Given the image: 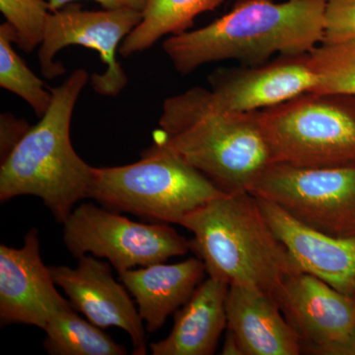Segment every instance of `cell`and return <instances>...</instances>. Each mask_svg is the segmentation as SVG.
Listing matches in <instances>:
<instances>
[{
    "label": "cell",
    "instance_id": "cell-1",
    "mask_svg": "<svg viewBox=\"0 0 355 355\" xmlns=\"http://www.w3.org/2000/svg\"><path fill=\"white\" fill-rule=\"evenodd\" d=\"M324 9L326 0H238L219 19L170 36L162 48L182 76L210 62L254 67L277 53L305 55L323 43Z\"/></svg>",
    "mask_w": 355,
    "mask_h": 355
},
{
    "label": "cell",
    "instance_id": "cell-2",
    "mask_svg": "<svg viewBox=\"0 0 355 355\" xmlns=\"http://www.w3.org/2000/svg\"><path fill=\"white\" fill-rule=\"evenodd\" d=\"M153 140L169 148L226 195L249 193L272 164L258 112L221 108L210 89L191 87L163 102Z\"/></svg>",
    "mask_w": 355,
    "mask_h": 355
},
{
    "label": "cell",
    "instance_id": "cell-3",
    "mask_svg": "<svg viewBox=\"0 0 355 355\" xmlns=\"http://www.w3.org/2000/svg\"><path fill=\"white\" fill-rule=\"evenodd\" d=\"M193 234L191 251L209 277L229 286H250L277 293L300 272L250 193L214 198L182 219Z\"/></svg>",
    "mask_w": 355,
    "mask_h": 355
},
{
    "label": "cell",
    "instance_id": "cell-4",
    "mask_svg": "<svg viewBox=\"0 0 355 355\" xmlns=\"http://www.w3.org/2000/svg\"><path fill=\"white\" fill-rule=\"evenodd\" d=\"M89 80L88 72L79 69L51 89L48 111L1 162L2 202L20 196L38 197L64 224L77 202L89 198L94 167L79 157L70 140L72 114Z\"/></svg>",
    "mask_w": 355,
    "mask_h": 355
},
{
    "label": "cell",
    "instance_id": "cell-5",
    "mask_svg": "<svg viewBox=\"0 0 355 355\" xmlns=\"http://www.w3.org/2000/svg\"><path fill=\"white\" fill-rule=\"evenodd\" d=\"M225 195L202 173L153 140L137 162L94 167L89 198L113 211L180 225L187 214Z\"/></svg>",
    "mask_w": 355,
    "mask_h": 355
},
{
    "label": "cell",
    "instance_id": "cell-6",
    "mask_svg": "<svg viewBox=\"0 0 355 355\" xmlns=\"http://www.w3.org/2000/svg\"><path fill=\"white\" fill-rule=\"evenodd\" d=\"M258 114L272 163L355 167V94L310 91Z\"/></svg>",
    "mask_w": 355,
    "mask_h": 355
},
{
    "label": "cell",
    "instance_id": "cell-7",
    "mask_svg": "<svg viewBox=\"0 0 355 355\" xmlns=\"http://www.w3.org/2000/svg\"><path fill=\"white\" fill-rule=\"evenodd\" d=\"M249 193L275 203L318 232L336 237L355 235V167H300L273 162Z\"/></svg>",
    "mask_w": 355,
    "mask_h": 355
},
{
    "label": "cell",
    "instance_id": "cell-8",
    "mask_svg": "<svg viewBox=\"0 0 355 355\" xmlns=\"http://www.w3.org/2000/svg\"><path fill=\"white\" fill-rule=\"evenodd\" d=\"M64 241L74 258L107 259L119 273L191 251L190 240L167 224L139 223L93 203H83L65 219Z\"/></svg>",
    "mask_w": 355,
    "mask_h": 355
},
{
    "label": "cell",
    "instance_id": "cell-9",
    "mask_svg": "<svg viewBox=\"0 0 355 355\" xmlns=\"http://www.w3.org/2000/svg\"><path fill=\"white\" fill-rule=\"evenodd\" d=\"M141 20V11L135 9L90 11L83 10L79 4L74 3L51 12L39 50L42 73L48 79L62 76L65 69L62 64L53 60L55 55L65 46H85L97 51L106 67L102 74L90 76L93 90L105 97H116L128 81L116 60V51Z\"/></svg>",
    "mask_w": 355,
    "mask_h": 355
},
{
    "label": "cell",
    "instance_id": "cell-10",
    "mask_svg": "<svg viewBox=\"0 0 355 355\" xmlns=\"http://www.w3.org/2000/svg\"><path fill=\"white\" fill-rule=\"evenodd\" d=\"M280 307L300 336L302 352L355 355V300L324 280L296 272L277 291Z\"/></svg>",
    "mask_w": 355,
    "mask_h": 355
},
{
    "label": "cell",
    "instance_id": "cell-11",
    "mask_svg": "<svg viewBox=\"0 0 355 355\" xmlns=\"http://www.w3.org/2000/svg\"><path fill=\"white\" fill-rule=\"evenodd\" d=\"M209 83L221 108L254 113L314 91L319 77L311 69L305 53L279 55L254 67H220L209 74Z\"/></svg>",
    "mask_w": 355,
    "mask_h": 355
},
{
    "label": "cell",
    "instance_id": "cell-12",
    "mask_svg": "<svg viewBox=\"0 0 355 355\" xmlns=\"http://www.w3.org/2000/svg\"><path fill=\"white\" fill-rule=\"evenodd\" d=\"M40 254L38 229L25 236L24 246H0V322L31 324L44 330L53 317L67 308Z\"/></svg>",
    "mask_w": 355,
    "mask_h": 355
},
{
    "label": "cell",
    "instance_id": "cell-13",
    "mask_svg": "<svg viewBox=\"0 0 355 355\" xmlns=\"http://www.w3.org/2000/svg\"><path fill=\"white\" fill-rule=\"evenodd\" d=\"M53 282L69 298L74 310L101 329L116 327L132 340L133 355H146V327L125 286L114 280L111 263L81 257L76 268L50 266Z\"/></svg>",
    "mask_w": 355,
    "mask_h": 355
},
{
    "label": "cell",
    "instance_id": "cell-14",
    "mask_svg": "<svg viewBox=\"0 0 355 355\" xmlns=\"http://www.w3.org/2000/svg\"><path fill=\"white\" fill-rule=\"evenodd\" d=\"M257 200L298 270L352 296L355 286V235L336 237L318 232L295 220L275 203Z\"/></svg>",
    "mask_w": 355,
    "mask_h": 355
},
{
    "label": "cell",
    "instance_id": "cell-15",
    "mask_svg": "<svg viewBox=\"0 0 355 355\" xmlns=\"http://www.w3.org/2000/svg\"><path fill=\"white\" fill-rule=\"evenodd\" d=\"M227 329L245 355H299L300 336L289 323L272 292L250 286H229Z\"/></svg>",
    "mask_w": 355,
    "mask_h": 355
},
{
    "label": "cell",
    "instance_id": "cell-16",
    "mask_svg": "<svg viewBox=\"0 0 355 355\" xmlns=\"http://www.w3.org/2000/svg\"><path fill=\"white\" fill-rule=\"evenodd\" d=\"M205 273V263L195 257L173 265L160 263L132 268L119 277L135 298L146 331L155 333L170 315L188 302Z\"/></svg>",
    "mask_w": 355,
    "mask_h": 355
},
{
    "label": "cell",
    "instance_id": "cell-17",
    "mask_svg": "<svg viewBox=\"0 0 355 355\" xmlns=\"http://www.w3.org/2000/svg\"><path fill=\"white\" fill-rule=\"evenodd\" d=\"M229 286L209 277L188 302L174 314L167 338L150 345L153 355H212L227 329L226 296Z\"/></svg>",
    "mask_w": 355,
    "mask_h": 355
},
{
    "label": "cell",
    "instance_id": "cell-18",
    "mask_svg": "<svg viewBox=\"0 0 355 355\" xmlns=\"http://www.w3.org/2000/svg\"><path fill=\"white\" fill-rule=\"evenodd\" d=\"M223 0H148L142 20L123 40L121 55L128 58L148 50L162 37L189 31L200 14L212 11Z\"/></svg>",
    "mask_w": 355,
    "mask_h": 355
},
{
    "label": "cell",
    "instance_id": "cell-19",
    "mask_svg": "<svg viewBox=\"0 0 355 355\" xmlns=\"http://www.w3.org/2000/svg\"><path fill=\"white\" fill-rule=\"evenodd\" d=\"M44 349L51 355H125L101 328L81 319L73 307L58 313L44 328Z\"/></svg>",
    "mask_w": 355,
    "mask_h": 355
},
{
    "label": "cell",
    "instance_id": "cell-20",
    "mask_svg": "<svg viewBox=\"0 0 355 355\" xmlns=\"http://www.w3.org/2000/svg\"><path fill=\"white\" fill-rule=\"evenodd\" d=\"M13 44L15 30L9 23H3L0 25V86L22 98L41 119L50 107L51 91L18 55Z\"/></svg>",
    "mask_w": 355,
    "mask_h": 355
},
{
    "label": "cell",
    "instance_id": "cell-21",
    "mask_svg": "<svg viewBox=\"0 0 355 355\" xmlns=\"http://www.w3.org/2000/svg\"><path fill=\"white\" fill-rule=\"evenodd\" d=\"M308 62L319 77L315 92L355 94V39L319 44L308 53Z\"/></svg>",
    "mask_w": 355,
    "mask_h": 355
},
{
    "label": "cell",
    "instance_id": "cell-22",
    "mask_svg": "<svg viewBox=\"0 0 355 355\" xmlns=\"http://www.w3.org/2000/svg\"><path fill=\"white\" fill-rule=\"evenodd\" d=\"M0 11L15 30L18 48L31 53L41 46L51 13L49 0H0Z\"/></svg>",
    "mask_w": 355,
    "mask_h": 355
},
{
    "label": "cell",
    "instance_id": "cell-23",
    "mask_svg": "<svg viewBox=\"0 0 355 355\" xmlns=\"http://www.w3.org/2000/svg\"><path fill=\"white\" fill-rule=\"evenodd\" d=\"M355 39V0H326L324 36L322 44Z\"/></svg>",
    "mask_w": 355,
    "mask_h": 355
},
{
    "label": "cell",
    "instance_id": "cell-24",
    "mask_svg": "<svg viewBox=\"0 0 355 355\" xmlns=\"http://www.w3.org/2000/svg\"><path fill=\"white\" fill-rule=\"evenodd\" d=\"M31 125L10 113L0 116V160L4 161L29 132Z\"/></svg>",
    "mask_w": 355,
    "mask_h": 355
},
{
    "label": "cell",
    "instance_id": "cell-25",
    "mask_svg": "<svg viewBox=\"0 0 355 355\" xmlns=\"http://www.w3.org/2000/svg\"><path fill=\"white\" fill-rule=\"evenodd\" d=\"M77 0H49L51 12L64 8L67 4ZM107 10H116V9H135V10L144 11L148 0H93Z\"/></svg>",
    "mask_w": 355,
    "mask_h": 355
},
{
    "label": "cell",
    "instance_id": "cell-26",
    "mask_svg": "<svg viewBox=\"0 0 355 355\" xmlns=\"http://www.w3.org/2000/svg\"><path fill=\"white\" fill-rule=\"evenodd\" d=\"M221 354L223 355H245L239 340H237L234 334L229 331L226 333L225 340H224L223 347H222Z\"/></svg>",
    "mask_w": 355,
    "mask_h": 355
},
{
    "label": "cell",
    "instance_id": "cell-27",
    "mask_svg": "<svg viewBox=\"0 0 355 355\" xmlns=\"http://www.w3.org/2000/svg\"><path fill=\"white\" fill-rule=\"evenodd\" d=\"M352 297L354 298V300H355V286H354V291H352Z\"/></svg>",
    "mask_w": 355,
    "mask_h": 355
}]
</instances>
